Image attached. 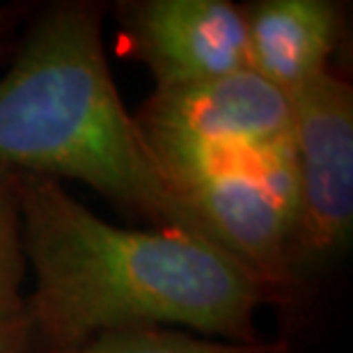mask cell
Returning a JSON list of instances; mask_svg holds the SVG:
<instances>
[{
	"label": "cell",
	"mask_w": 353,
	"mask_h": 353,
	"mask_svg": "<svg viewBox=\"0 0 353 353\" xmlns=\"http://www.w3.org/2000/svg\"><path fill=\"white\" fill-rule=\"evenodd\" d=\"M119 39L150 69L157 90L214 81L250 69L241 5L228 0H124Z\"/></svg>",
	"instance_id": "5"
},
{
	"label": "cell",
	"mask_w": 353,
	"mask_h": 353,
	"mask_svg": "<svg viewBox=\"0 0 353 353\" xmlns=\"http://www.w3.org/2000/svg\"><path fill=\"white\" fill-rule=\"evenodd\" d=\"M55 353H289L285 342L204 340L170 328H129L103 333L79 349Z\"/></svg>",
	"instance_id": "7"
},
{
	"label": "cell",
	"mask_w": 353,
	"mask_h": 353,
	"mask_svg": "<svg viewBox=\"0 0 353 353\" xmlns=\"http://www.w3.org/2000/svg\"><path fill=\"white\" fill-rule=\"evenodd\" d=\"M133 119L181 197L214 168L292 136V101L257 72L243 69L195 85L154 90Z\"/></svg>",
	"instance_id": "3"
},
{
	"label": "cell",
	"mask_w": 353,
	"mask_h": 353,
	"mask_svg": "<svg viewBox=\"0 0 353 353\" xmlns=\"http://www.w3.org/2000/svg\"><path fill=\"white\" fill-rule=\"evenodd\" d=\"M26 259L34 292L26 314L41 353L103 333L188 326L228 342H259L268 289L230 252L181 230L101 221L62 181L21 172Z\"/></svg>",
	"instance_id": "1"
},
{
	"label": "cell",
	"mask_w": 353,
	"mask_h": 353,
	"mask_svg": "<svg viewBox=\"0 0 353 353\" xmlns=\"http://www.w3.org/2000/svg\"><path fill=\"white\" fill-rule=\"evenodd\" d=\"M26 268L21 172L0 165V316H12L26 310Z\"/></svg>",
	"instance_id": "8"
},
{
	"label": "cell",
	"mask_w": 353,
	"mask_h": 353,
	"mask_svg": "<svg viewBox=\"0 0 353 353\" xmlns=\"http://www.w3.org/2000/svg\"><path fill=\"white\" fill-rule=\"evenodd\" d=\"M299 174L289 266H319L349 245L353 230V88L323 72L287 94Z\"/></svg>",
	"instance_id": "4"
},
{
	"label": "cell",
	"mask_w": 353,
	"mask_h": 353,
	"mask_svg": "<svg viewBox=\"0 0 353 353\" xmlns=\"http://www.w3.org/2000/svg\"><path fill=\"white\" fill-rule=\"evenodd\" d=\"M26 14L28 10H23V5H0V51L17 34V28L23 23Z\"/></svg>",
	"instance_id": "10"
},
{
	"label": "cell",
	"mask_w": 353,
	"mask_h": 353,
	"mask_svg": "<svg viewBox=\"0 0 353 353\" xmlns=\"http://www.w3.org/2000/svg\"><path fill=\"white\" fill-rule=\"evenodd\" d=\"M0 353H41L26 310L12 316H0Z\"/></svg>",
	"instance_id": "9"
},
{
	"label": "cell",
	"mask_w": 353,
	"mask_h": 353,
	"mask_svg": "<svg viewBox=\"0 0 353 353\" xmlns=\"http://www.w3.org/2000/svg\"><path fill=\"white\" fill-rule=\"evenodd\" d=\"M250 69L285 94L328 72L344 34V5L333 0H255L241 5Z\"/></svg>",
	"instance_id": "6"
},
{
	"label": "cell",
	"mask_w": 353,
	"mask_h": 353,
	"mask_svg": "<svg viewBox=\"0 0 353 353\" xmlns=\"http://www.w3.org/2000/svg\"><path fill=\"white\" fill-rule=\"evenodd\" d=\"M103 14L92 0H62L34 14L0 79V165L76 179L131 221L223 248L124 108L103 51Z\"/></svg>",
	"instance_id": "2"
}]
</instances>
